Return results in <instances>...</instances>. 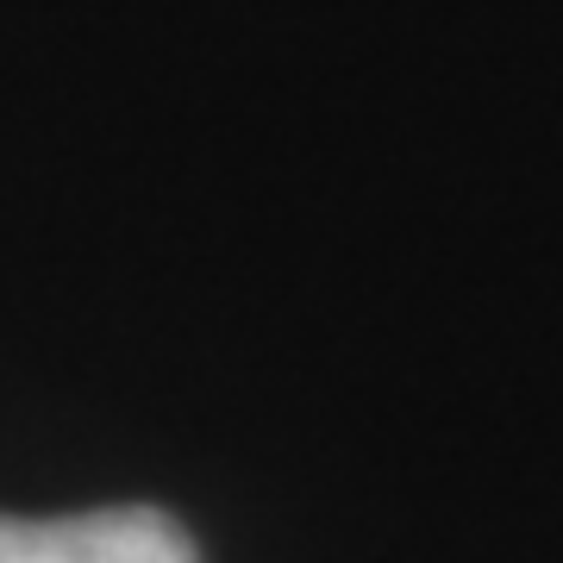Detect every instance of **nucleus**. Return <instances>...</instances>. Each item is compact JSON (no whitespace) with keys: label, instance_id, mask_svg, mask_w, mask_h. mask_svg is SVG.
<instances>
[{"label":"nucleus","instance_id":"nucleus-1","mask_svg":"<svg viewBox=\"0 0 563 563\" xmlns=\"http://www.w3.org/2000/svg\"><path fill=\"white\" fill-rule=\"evenodd\" d=\"M0 563H201L157 507H101L69 520H0Z\"/></svg>","mask_w":563,"mask_h":563}]
</instances>
